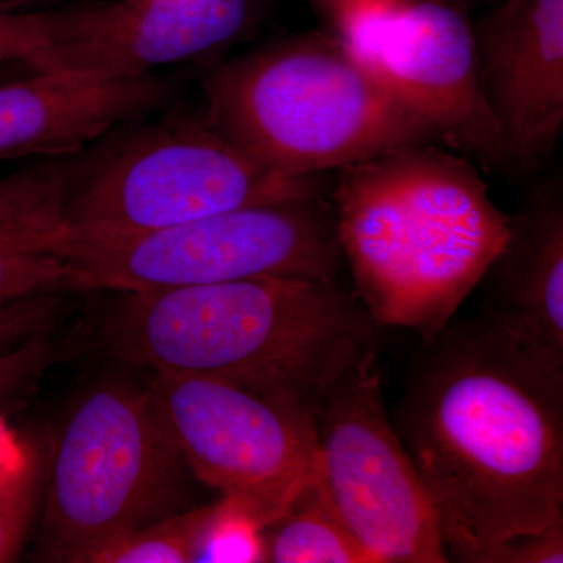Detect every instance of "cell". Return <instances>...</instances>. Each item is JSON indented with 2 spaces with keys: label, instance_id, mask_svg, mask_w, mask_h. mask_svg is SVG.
<instances>
[{
  "label": "cell",
  "instance_id": "6da1fadb",
  "mask_svg": "<svg viewBox=\"0 0 563 563\" xmlns=\"http://www.w3.org/2000/svg\"><path fill=\"white\" fill-rule=\"evenodd\" d=\"M390 420L448 558L477 563L563 517V369L487 318L421 336Z\"/></svg>",
  "mask_w": 563,
  "mask_h": 563
},
{
  "label": "cell",
  "instance_id": "7a4b0ae2",
  "mask_svg": "<svg viewBox=\"0 0 563 563\" xmlns=\"http://www.w3.org/2000/svg\"><path fill=\"white\" fill-rule=\"evenodd\" d=\"M120 295L102 329L117 357L268 395L321 404L340 374L384 344L385 328L339 279L263 276Z\"/></svg>",
  "mask_w": 563,
  "mask_h": 563
},
{
  "label": "cell",
  "instance_id": "3957f363",
  "mask_svg": "<svg viewBox=\"0 0 563 563\" xmlns=\"http://www.w3.org/2000/svg\"><path fill=\"white\" fill-rule=\"evenodd\" d=\"M331 203L352 290L383 328L420 336L454 320L509 235L481 169L439 143L343 166Z\"/></svg>",
  "mask_w": 563,
  "mask_h": 563
},
{
  "label": "cell",
  "instance_id": "277c9868",
  "mask_svg": "<svg viewBox=\"0 0 563 563\" xmlns=\"http://www.w3.org/2000/svg\"><path fill=\"white\" fill-rule=\"evenodd\" d=\"M211 125L263 168L313 177L374 155L439 143L342 40L303 33L274 41L203 81Z\"/></svg>",
  "mask_w": 563,
  "mask_h": 563
},
{
  "label": "cell",
  "instance_id": "5b68a950",
  "mask_svg": "<svg viewBox=\"0 0 563 563\" xmlns=\"http://www.w3.org/2000/svg\"><path fill=\"white\" fill-rule=\"evenodd\" d=\"M185 468L150 387L96 385L49 444L41 558L88 563L118 537L168 517Z\"/></svg>",
  "mask_w": 563,
  "mask_h": 563
},
{
  "label": "cell",
  "instance_id": "8992f818",
  "mask_svg": "<svg viewBox=\"0 0 563 563\" xmlns=\"http://www.w3.org/2000/svg\"><path fill=\"white\" fill-rule=\"evenodd\" d=\"M313 177L263 168L209 118L158 122L74 158L66 191L69 231L128 236L221 211L322 196Z\"/></svg>",
  "mask_w": 563,
  "mask_h": 563
},
{
  "label": "cell",
  "instance_id": "52a82bcc",
  "mask_svg": "<svg viewBox=\"0 0 563 563\" xmlns=\"http://www.w3.org/2000/svg\"><path fill=\"white\" fill-rule=\"evenodd\" d=\"M76 291L140 292L263 276L336 280L344 266L331 201L255 203L128 236L66 231Z\"/></svg>",
  "mask_w": 563,
  "mask_h": 563
},
{
  "label": "cell",
  "instance_id": "ba28073f",
  "mask_svg": "<svg viewBox=\"0 0 563 563\" xmlns=\"http://www.w3.org/2000/svg\"><path fill=\"white\" fill-rule=\"evenodd\" d=\"M150 391L192 476L262 531L317 483L320 404L313 399L172 373H155Z\"/></svg>",
  "mask_w": 563,
  "mask_h": 563
},
{
  "label": "cell",
  "instance_id": "9c48e42d",
  "mask_svg": "<svg viewBox=\"0 0 563 563\" xmlns=\"http://www.w3.org/2000/svg\"><path fill=\"white\" fill-rule=\"evenodd\" d=\"M379 351L336 377L318 412L317 483L372 563H446L428 493L388 417Z\"/></svg>",
  "mask_w": 563,
  "mask_h": 563
},
{
  "label": "cell",
  "instance_id": "30bf717a",
  "mask_svg": "<svg viewBox=\"0 0 563 563\" xmlns=\"http://www.w3.org/2000/svg\"><path fill=\"white\" fill-rule=\"evenodd\" d=\"M347 51L440 144L485 172L512 168L485 101L473 25L448 0H340Z\"/></svg>",
  "mask_w": 563,
  "mask_h": 563
},
{
  "label": "cell",
  "instance_id": "8fae6325",
  "mask_svg": "<svg viewBox=\"0 0 563 563\" xmlns=\"http://www.w3.org/2000/svg\"><path fill=\"white\" fill-rule=\"evenodd\" d=\"M251 0H114L63 10L57 36L27 65V74L131 79L235 38L250 20Z\"/></svg>",
  "mask_w": 563,
  "mask_h": 563
},
{
  "label": "cell",
  "instance_id": "7c38bea8",
  "mask_svg": "<svg viewBox=\"0 0 563 563\" xmlns=\"http://www.w3.org/2000/svg\"><path fill=\"white\" fill-rule=\"evenodd\" d=\"M488 110L512 168L553 154L563 129V0H509L473 27Z\"/></svg>",
  "mask_w": 563,
  "mask_h": 563
},
{
  "label": "cell",
  "instance_id": "4fadbf2b",
  "mask_svg": "<svg viewBox=\"0 0 563 563\" xmlns=\"http://www.w3.org/2000/svg\"><path fill=\"white\" fill-rule=\"evenodd\" d=\"M157 77L92 79L33 73L0 85V162L81 154L96 141L161 109Z\"/></svg>",
  "mask_w": 563,
  "mask_h": 563
},
{
  "label": "cell",
  "instance_id": "5bb4252c",
  "mask_svg": "<svg viewBox=\"0 0 563 563\" xmlns=\"http://www.w3.org/2000/svg\"><path fill=\"white\" fill-rule=\"evenodd\" d=\"M483 280V317L563 369L561 185H543L509 217V235Z\"/></svg>",
  "mask_w": 563,
  "mask_h": 563
},
{
  "label": "cell",
  "instance_id": "9a60e30c",
  "mask_svg": "<svg viewBox=\"0 0 563 563\" xmlns=\"http://www.w3.org/2000/svg\"><path fill=\"white\" fill-rule=\"evenodd\" d=\"M74 157L35 161L0 177V312L35 296L74 291L73 269L60 254Z\"/></svg>",
  "mask_w": 563,
  "mask_h": 563
},
{
  "label": "cell",
  "instance_id": "2e32d148",
  "mask_svg": "<svg viewBox=\"0 0 563 563\" xmlns=\"http://www.w3.org/2000/svg\"><path fill=\"white\" fill-rule=\"evenodd\" d=\"M51 312L40 301H24L0 312V417L16 413L38 391L44 376L63 357Z\"/></svg>",
  "mask_w": 563,
  "mask_h": 563
},
{
  "label": "cell",
  "instance_id": "e0dca14e",
  "mask_svg": "<svg viewBox=\"0 0 563 563\" xmlns=\"http://www.w3.org/2000/svg\"><path fill=\"white\" fill-rule=\"evenodd\" d=\"M263 562L372 563L332 512L318 483L262 531Z\"/></svg>",
  "mask_w": 563,
  "mask_h": 563
},
{
  "label": "cell",
  "instance_id": "ac0fdd59",
  "mask_svg": "<svg viewBox=\"0 0 563 563\" xmlns=\"http://www.w3.org/2000/svg\"><path fill=\"white\" fill-rule=\"evenodd\" d=\"M220 503L168 515L118 537L91 555L88 563L202 562Z\"/></svg>",
  "mask_w": 563,
  "mask_h": 563
},
{
  "label": "cell",
  "instance_id": "d6986e66",
  "mask_svg": "<svg viewBox=\"0 0 563 563\" xmlns=\"http://www.w3.org/2000/svg\"><path fill=\"white\" fill-rule=\"evenodd\" d=\"M49 444L24 443L21 459L0 479V563L20 559L40 520Z\"/></svg>",
  "mask_w": 563,
  "mask_h": 563
},
{
  "label": "cell",
  "instance_id": "ffe728a7",
  "mask_svg": "<svg viewBox=\"0 0 563 563\" xmlns=\"http://www.w3.org/2000/svg\"><path fill=\"white\" fill-rule=\"evenodd\" d=\"M63 10L0 13V66H25L60 31Z\"/></svg>",
  "mask_w": 563,
  "mask_h": 563
},
{
  "label": "cell",
  "instance_id": "44dd1931",
  "mask_svg": "<svg viewBox=\"0 0 563 563\" xmlns=\"http://www.w3.org/2000/svg\"><path fill=\"white\" fill-rule=\"evenodd\" d=\"M563 517L543 531L510 537L493 544L477 563H562Z\"/></svg>",
  "mask_w": 563,
  "mask_h": 563
},
{
  "label": "cell",
  "instance_id": "7402d4cb",
  "mask_svg": "<svg viewBox=\"0 0 563 563\" xmlns=\"http://www.w3.org/2000/svg\"><path fill=\"white\" fill-rule=\"evenodd\" d=\"M55 0H0V13H13V11L47 10Z\"/></svg>",
  "mask_w": 563,
  "mask_h": 563
}]
</instances>
